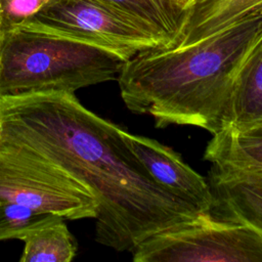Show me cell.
<instances>
[{
    "instance_id": "obj_1",
    "label": "cell",
    "mask_w": 262,
    "mask_h": 262,
    "mask_svg": "<svg viewBox=\"0 0 262 262\" xmlns=\"http://www.w3.org/2000/svg\"><path fill=\"white\" fill-rule=\"evenodd\" d=\"M0 142L86 184L97 200L95 239L116 251L132 253L149 236L204 214L160 185L131 150L125 130L74 93L1 97Z\"/></svg>"
},
{
    "instance_id": "obj_2",
    "label": "cell",
    "mask_w": 262,
    "mask_h": 262,
    "mask_svg": "<svg viewBox=\"0 0 262 262\" xmlns=\"http://www.w3.org/2000/svg\"><path fill=\"white\" fill-rule=\"evenodd\" d=\"M261 38L262 13L189 45L140 53L118 77L122 99L157 128L188 125L214 134L225 126L236 74Z\"/></svg>"
},
{
    "instance_id": "obj_3",
    "label": "cell",
    "mask_w": 262,
    "mask_h": 262,
    "mask_svg": "<svg viewBox=\"0 0 262 262\" xmlns=\"http://www.w3.org/2000/svg\"><path fill=\"white\" fill-rule=\"evenodd\" d=\"M118 54L30 21L0 31V98L68 92L118 80Z\"/></svg>"
},
{
    "instance_id": "obj_4",
    "label": "cell",
    "mask_w": 262,
    "mask_h": 262,
    "mask_svg": "<svg viewBox=\"0 0 262 262\" xmlns=\"http://www.w3.org/2000/svg\"><path fill=\"white\" fill-rule=\"evenodd\" d=\"M131 254L135 262H262V231L204 213L149 236Z\"/></svg>"
},
{
    "instance_id": "obj_5",
    "label": "cell",
    "mask_w": 262,
    "mask_h": 262,
    "mask_svg": "<svg viewBox=\"0 0 262 262\" xmlns=\"http://www.w3.org/2000/svg\"><path fill=\"white\" fill-rule=\"evenodd\" d=\"M0 201L26 205L66 220L95 218L97 200L62 168L0 142Z\"/></svg>"
},
{
    "instance_id": "obj_6",
    "label": "cell",
    "mask_w": 262,
    "mask_h": 262,
    "mask_svg": "<svg viewBox=\"0 0 262 262\" xmlns=\"http://www.w3.org/2000/svg\"><path fill=\"white\" fill-rule=\"evenodd\" d=\"M112 51L125 60L171 42L147 23L99 0H57L32 20Z\"/></svg>"
},
{
    "instance_id": "obj_7",
    "label": "cell",
    "mask_w": 262,
    "mask_h": 262,
    "mask_svg": "<svg viewBox=\"0 0 262 262\" xmlns=\"http://www.w3.org/2000/svg\"><path fill=\"white\" fill-rule=\"evenodd\" d=\"M125 137L133 154L160 185L202 213L212 212L216 199L210 184L185 164L177 152L148 137L127 131Z\"/></svg>"
},
{
    "instance_id": "obj_8",
    "label": "cell",
    "mask_w": 262,
    "mask_h": 262,
    "mask_svg": "<svg viewBox=\"0 0 262 262\" xmlns=\"http://www.w3.org/2000/svg\"><path fill=\"white\" fill-rule=\"evenodd\" d=\"M211 188L216 207L226 219L250 224L262 231V173L212 167Z\"/></svg>"
},
{
    "instance_id": "obj_9",
    "label": "cell",
    "mask_w": 262,
    "mask_h": 262,
    "mask_svg": "<svg viewBox=\"0 0 262 262\" xmlns=\"http://www.w3.org/2000/svg\"><path fill=\"white\" fill-rule=\"evenodd\" d=\"M260 13L262 0H195L186 11L174 47L189 45Z\"/></svg>"
},
{
    "instance_id": "obj_10",
    "label": "cell",
    "mask_w": 262,
    "mask_h": 262,
    "mask_svg": "<svg viewBox=\"0 0 262 262\" xmlns=\"http://www.w3.org/2000/svg\"><path fill=\"white\" fill-rule=\"evenodd\" d=\"M212 135L204 159L214 168L262 173V122L244 129L225 127Z\"/></svg>"
},
{
    "instance_id": "obj_11",
    "label": "cell",
    "mask_w": 262,
    "mask_h": 262,
    "mask_svg": "<svg viewBox=\"0 0 262 262\" xmlns=\"http://www.w3.org/2000/svg\"><path fill=\"white\" fill-rule=\"evenodd\" d=\"M261 122L262 38L251 49L236 74L223 128L244 129Z\"/></svg>"
},
{
    "instance_id": "obj_12",
    "label": "cell",
    "mask_w": 262,
    "mask_h": 262,
    "mask_svg": "<svg viewBox=\"0 0 262 262\" xmlns=\"http://www.w3.org/2000/svg\"><path fill=\"white\" fill-rule=\"evenodd\" d=\"M20 241L25 244L20 262H71L77 253V242L58 215Z\"/></svg>"
},
{
    "instance_id": "obj_13",
    "label": "cell",
    "mask_w": 262,
    "mask_h": 262,
    "mask_svg": "<svg viewBox=\"0 0 262 262\" xmlns=\"http://www.w3.org/2000/svg\"><path fill=\"white\" fill-rule=\"evenodd\" d=\"M137 17L164 35L174 47L181 35L186 12L173 0H99ZM170 47V48H171Z\"/></svg>"
},
{
    "instance_id": "obj_14",
    "label": "cell",
    "mask_w": 262,
    "mask_h": 262,
    "mask_svg": "<svg viewBox=\"0 0 262 262\" xmlns=\"http://www.w3.org/2000/svg\"><path fill=\"white\" fill-rule=\"evenodd\" d=\"M55 216L57 215L38 211L26 205L0 201V242L21 239L27 233Z\"/></svg>"
},
{
    "instance_id": "obj_15",
    "label": "cell",
    "mask_w": 262,
    "mask_h": 262,
    "mask_svg": "<svg viewBox=\"0 0 262 262\" xmlns=\"http://www.w3.org/2000/svg\"><path fill=\"white\" fill-rule=\"evenodd\" d=\"M57 0H0V31L30 23Z\"/></svg>"
},
{
    "instance_id": "obj_16",
    "label": "cell",
    "mask_w": 262,
    "mask_h": 262,
    "mask_svg": "<svg viewBox=\"0 0 262 262\" xmlns=\"http://www.w3.org/2000/svg\"><path fill=\"white\" fill-rule=\"evenodd\" d=\"M195 0H173V2L185 12L189 9V7L194 3Z\"/></svg>"
}]
</instances>
